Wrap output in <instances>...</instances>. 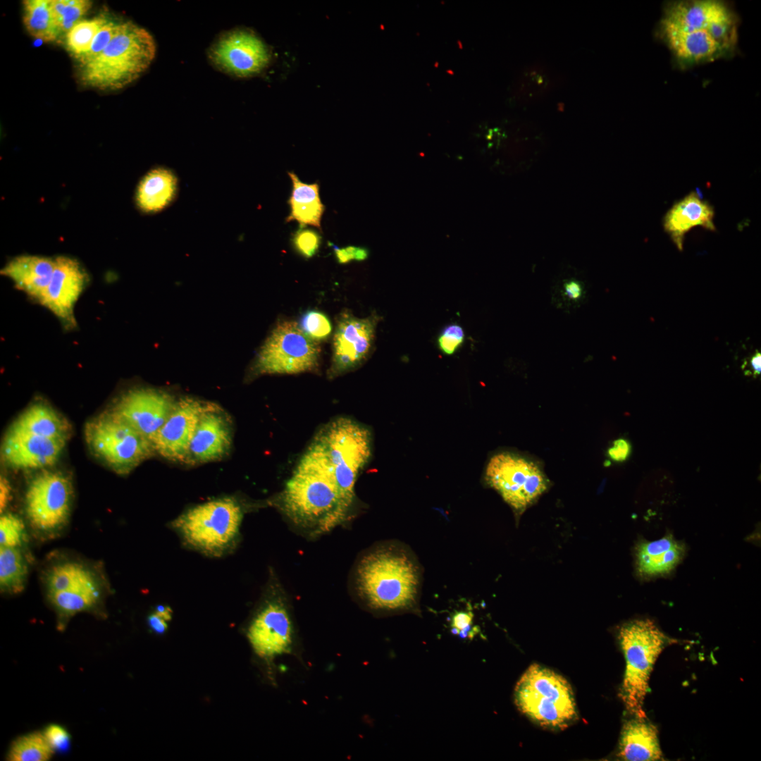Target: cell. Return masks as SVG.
Instances as JSON below:
<instances>
[{
    "label": "cell",
    "mask_w": 761,
    "mask_h": 761,
    "mask_svg": "<svg viewBox=\"0 0 761 761\" xmlns=\"http://www.w3.org/2000/svg\"><path fill=\"white\" fill-rule=\"evenodd\" d=\"M282 507L295 523L326 531L349 509L342 500L326 450L316 436L295 467L281 494Z\"/></svg>",
    "instance_id": "1"
},
{
    "label": "cell",
    "mask_w": 761,
    "mask_h": 761,
    "mask_svg": "<svg viewBox=\"0 0 761 761\" xmlns=\"http://www.w3.org/2000/svg\"><path fill=\"white\" fill-rule=\"evenodd\" d=\"M354 581L357 595L373 610H407L416 604L419 568L399 546L381 545L364 554L355 567Z\"/></svg>",
    "instance_id": "2"
},
{
    "label": "cell",
    "mask_w": 761,
    "mask_h": 761,
    "mask_svg": "<svg viewBox=\"0 0 761 761\" xmlns=\"http://www.w3.org/2000/svg\"><path fill=\"white\" fill-rule=\"evenodd\" d=\"M156 51L155 40L149 31L130 20L121 21L104 51L81 66V80L100 90L123 89L148 69Z\"/></svg>",
    "instance_id": "3"
},
{
    "label": "cell",
    "mask_w": 761,
    "mask_h": 761,
    "mask_svg": "<svg viewBox=\"0 0 761 761\" xmlns=\"http://www.w3.org/2000/svg\"><path fill=\"white\" fill-rule=\"evenodd\" d=\"M619 640L626 662L619 696L631 714L646 717L643 704L650 691L649 680L668 638L652 621L645 619L624 624Z\"/></svg>",
    "instance_id": "4"
},
{
    "label": "cell",
    "mask_w": 761,
    "mask_h": 761,
    "mask_svg": "<svg viewBox=\"0 0 761 761\" xmlns=\"http://www.w3.org/2000/svg\"><path fill=\"white\" fill-rule=\"evenodd\" d=\"M519 710L539 725L566 728L576 717L570 684L561 675L537 664L522 674L514 689Z\"/></svg>",
    "instance_id": "5"
},
{
    "label": "cell",
    "mask_w": 761,
    "mask_h": 761,
    "mask_svg": "<svg viewBox=\"0 0 761 761\" xmlns=\"http://www.w3.org/2000/svg\"><path fill=\"white\" fill-rule=\"evenodd\" d=\"M317 437L326 450L342 500L349 509L357 476L371 455V434L360 423L340 417L328 423Z\"/></svg>",
    "instance_id": "6"
},
{
    "label": "cell",
    "mask_w": 761,
    "mask_h": 761,
    "mask_svg": "<svg viewBox=\"0 0 761 761\" xmlns=\"http://www.w3.org/2000/svg\"><path fill=\"white\" fill-rule=\"evenodd\" d=\"M321 355L319 343L293 321H282L271 330L252 365L250 377L297 374L314 371Z\"/></svg>",
    "instance_id": "7"
},
{
    "label": "cell",
    "mask_w": 761,
    "mask_h": 761,
    "mask_svg": "<svg viewBox=\"0 0 761 761\" xmlns=\"http://www.w3.org/2000/svg\"><path fill=\"white\" fill-rule=\"evenodd\" d=\"M242 518L239 503L223 497L196 505L180 515L173 526L191 545L218 553L235 538Z\"/></svg>",
    "instance_id": "8"
},
{
    "label": "cell",
    "mask_w": 761,
    "mask_h": 761,
    "mask_svg": "<svg viewBox=\"0 0 761 761\" xmlns=\"http://www.w3.org/2000/svg\"><path fill=\"white\" fill-rule=\"evenodd\" d=\"M85 438L92 451L121 474H128L155 452L148 439L109 412L87 423Z\"/></svg>",
    "instance_id": "9"
},
{
    "label": "cell",
    "mask_w": 761,
    "mask_h": 761,
    "mask_svg": "<svg viewBox=\"0 0 761 761\" xmlns=\"http://www.w3.org/2000/svg\"><path fill=\"white\" fill-rule=\"evenodd\" d=\"M485 479L518 512L542 495L548 484L537 464L510 452L497 454L490 459Z\"/></svg>",
    "instance_id": "10"
},
{
    "label": "cell",
    "mask_w": 761,
    "mask_h": 761,
    "mask_svg": "<svg viewBox=\"0 0 761 761\" xmlns=\"http://www.w3.org/2000/svg\"><path fill=\"white\" fill-rule=\"evenodd\" d=\"M73 496L70 480L63 474L44 471L30 482L25 494V510L37 530L52 532L67 521Z\"/></svg>",
    "instance_id": "11"
},
{
    "label": "cell",
    "mask_w": 761,
    "mask_h": 761,
    "mask_svg": "<svg viewBox=\"0 0 761 761\" xmlns=\"http://www.w3.org/2000/svg\"><path fill=\"white\" fill-rule=\"evenodd\" d=\"M379 317L358 318L349 311L338 316L333 340L328 377L333 378L360 366L372 352Z\"/></svg>",
    "instance_id": "12"
},
{
    "label": "cell",
    "mask_w": 761,
    "mask_h": 761,
    "mask_svg": "<svg viewBox=\"0 0 761 761\" xmlns=\"http://www.w3.org/2000/svg\"><path fill=\"white\" fill-rule=\"evenodd\" d=\"M208 55L218 69L239 78L258 74L270 59L264 43L254 33L245 30L224 32L212 44Z\"/></svg>",
    "instance_id": "13"
},
{
    "label": "cell",
    "mask_w": 761,
    "mask_h": 761,
    "mask_svg": "<svg viewBox=\"0 0 761 761\" xmlns=\"http://www.w3.org/2000/svg\"><path fill=\"white\" fill-rule=\"evenodd\" d=\"M175 402L174 397L165 391L134 388L120 395L109 412L151 443Z\"/></svg>",
    "instance_id": "14"
},
{
    "label": "cell",
    "mask_w": 761,
    "mask_h": 761,
    "mask_svg": "<svg viewBox=\"0 0 761 761\" xmlns=\"http://www.w3.org/2000/svg\"><path fill=\"white\" fill-rule=\"evenodd\" d=\"M215 405L190 397L176 400L168 419L152 440L155 452L170 461L185 463L190 442L202 414Z\"/></svg>",
    "instance_id": "15"
},
{
    "label": "cell",
    "mask_w": 761,
    "mask_h": 761,
    "mask_svg": "<svg viewBox=\"0 0 761 761\" xmlns=\"http://www.w3.org/2000/svg\"><path fill=\"white\" fill-rule=\"evenodd\" d=\"M247 638L261 658L269 660L290 652L295 630L287 604L280 599L267 602L252 619Z\"/></svg>",
    "instance_id": "16"
},
{
    "label": "cell",
    "mask_w": 761,
    "mask_h": 761,
    "mask_svg": "<svg viewBox=\"0 0 761 761\" xmlns=\"http://www.w3.org/2000/svg\"><path fill=\"white\" fill-rule=\"evenodd\" d=\"M88 281L86 271L75 259L59 256L49 284L39 304L49 310L66 330L76 327L75 307Z\"/></svg>",
    "instance_id": "17"
},
{
    "label": "cell",
    "mask_w": 761,
    "mask_h": 761,
    "mask_svg": "<svg viewBox=\"0 0 761 761\" xmlns=\"http://www.w3.org/2000/svg\"><path fill=\"white\" fill-rule=\"evenodd\" d=\"M232 435L229 416L216 404L202 414L190 442L185 463L202 464L223 459L230 450Z\"/></svg>",
    "instance_id": "18"
},
{
    "label": "cell",
    "mask_w": 761,
    "mask_h": 761,
    "mask_svg": "<svg viewBox=\"0 0 761 761\" xmlns=\"http://www.w3.org/2000/svg\"><path fill=\"white\" fill-rule=\"evenodd\" d=\"M67 440L8 432L1 447L2 457L16 469H39L53 465Z\"/></svg>",
    "instance_id": "19"
},
{
    "label": "cell",
    "mask_w": 761,
    "mask_h": 761,
    "mask_svg": "<svg viewBox=\"0 0 761 761\" xmlns=\"http://www.w3.org/2000/svg\"><path fill=\"white\" fill-rule=\"evenodd\" d=\"M714 209L707 200L703 199L695 191H691L676 202L665 214L662 225L679 251L683 248L686 234L695 227L714 231Z\"/></svg>",
    "instance_id": "20"
},
{
    "label": "cell",
    "mask_w": 761,
    "mask_h": 761,
    "mask_svg": "<svg viewBox=\"0 0 761 761\" xmlns=\"http://www.w3.org/2000/svg\"><path fill=\"white\" fill-rule=\"evenodd\" d=\"M660 35L683 67L713 61L729 54L706 30L683 31L660 25Z\"/></svg>",
    "instance_id": "21"
},
{
    "label": "cell",
    "mask_w": 761,
    "mask_h": 761,
    "mask_svg": "<svg viewBox=\"0 0 761 761\" xmlns=\"http://www.w3.org/2000/svg\"><path fill=\"white\" fill-rule=\"evenodd\" d=\"M731 12L716 0L678 1L668 3L660 24L683 31L706 30L716 20Z\"/></svg>",
    "instance_id": "22"
},
{
    "label": "cell",
    "mask_w": 761,
    "mask_h": 761,
    "mask_svg": "<svg viewBox=\"0 0 761 761\" xmlns=\"http://www.w3.org/2000/svg\"><path fill=\"white\" fill-rule=\"evenodd\" d=\"M55 258L21 255L9 261L1 274L13 281L14 286L32 300L39 303L51 280Z\"/></svg>",
    "instance_id": "23"
},
{
    "label": "cell",
    "mask_w": 761,
    "mask_h": 761,
    "mask_svg": "<svg viewBox=\"0 0 761 761\" xmlns=\"http://www.w3.org/2000/svg\"><path fill=\"white\" fill-rule=\"evenodd\" d=\"M618 756L628 761L661 760L662 751L656 726L646 717H635L626 721L621 731Z\"/></svg>",
    "instance_id": "24"
},
{
    "label": "cell",
    "mask_w": 761,
    "mask_h": 761,
    "mask_svg": "<svg viewBox=\"0 0 761 761\" xmlns=\"http://www.w3.org/2000/svg\"><path fill=\"white\" fill-rule=\"evenodd\" d=\"M685 547L672 535L654 541H644L636 548V564L641 575L646 577L667 574L683 559Z\"/></svg>",
    "instance_id": "25"
},
{
    "label": "cell",
    "mask_w": 761,
    "mask_h": 761,
    "mask_svg": "<svg viewBox=\"0 0 761 761\" xmlns=\"http://www.w3.org/2000/svg\"><path fill=\"white\" fill-rule=\"evenodd\" d=\"M8 432L67 440L70 426L52 407L38 402L27 408L15 420Z\"/></svg>",
    "instance_id": "26"
},
{
    "label": "cell",
    "mask_w": 761,
    "mask_h": 761,
    "mask_svg": "<svg viewBox=\"0 0 761 761\" xmlns=\"http://www.w3.org/2000/svg\"><path fill=\"white\" fill-rule=\"evenodd\" d=\"M177 191L175 175L168 168L159 167L147 173L140 181L136 202L144 212H159L173 202Z\"/></svg>",
    "instance_id": "27"
},
{
    "label": "cell",
    "mask_w": 761,
    "mask_h": 761,
    "mask_svg": "<svg viewBox=\"0 0 761 761\" xmlns=\"http://www.w3.org/2000/svg\"><path fill=\"white\" fill-rule=\"evenodd\" d=\"M288 175L292 180V189L288 199L290 213L286 221H296L300 227L309 225L321 230L325 206L320 199L318 185L303 182L293 172H288Z\"/></svg>",
    "instance_id": "28"
},
{
    "label": "cell",
    "mask_w": 761,
    "mask_h": 761,
    "mask_svg": "<svg viewBox=\"0 0 761 761\" xmlns=\"http://www.w3.org/2000/svg\"><path fill=\"white\" fill-rule=\"evenodd\" d=\"M588 281L583 273L571 266L562 269L551 286V303L557 309L571 314L587 304Z\"/></svg>",
    "instance_id": "29"
},
{
    "label": "cell",
    "mask_w": 761,
    "mask_h": 761,
    "mask_svg": "<svg viewBox=\"0 0 761 761\" xmlns=\"http://www.w3.org/2000/svg\"><path fill=\"white\" fill-rule=\"evenodd\" d=\"M23 22L30 35L44 42H54L61 34L50 9V0L23 1Z\"/></svg>",
    "instance_id": "30"
},
{
    "label": "cell",
    "mask_w": 761,
    "mask_h": 761,
    "mask_svg": "<svg viewBox=\"0 0 761 761\" xmlns=\"http://www.w3.org/2000/svg\"><path fill=\"white\" fill-rule=\"evenodd\" d=\"M99 595L96 579L73 586L64 590L49 593L55 607L67 616L89 609L97 603Z\"/></svg>",
    "instance_id": "31"
},
{
    "label": "cell",
    "mask_w": 761,
    "mask_h": 761,
    "mask_svg": "<svg viewBox=\"0 0 761 761\" xmlns=\"http://www.w3.org/2000/svg\"><path fill=\"white\" fill-rule=\"evenodd\" d=\"M27 569L25 560L17 547L0 548V585L4 591L20 592L25 585Z\"/></svg>",
    "instance_id": "32"
},
{
    "label": "cell",
    "mask_w": 761,
    "mask_h": 761,
    "mask_svg": "<svg viewBox=\"0 0 761 761\" xmlns=\"http://www.w3.org/2000/svg\"><path fill=\"white\" fill-rule=\"evenodd\" d=\"M54 749L44 734L33 732L18 738L12 744L8 760L10 761H46L51 758Z\"/></svg>",
    "instance_id": "33"
},
{
    "label": "cell",
    "mask_w": 761,
    "mask_h": 761,
    "mask_svg": "<svg viewBox=\"0 0 761 761\" xmlns=\"http://www.w3.org/2000/svg\"><path fill=\"white\" fill-rule=\"evenodd\" d=\"M109 22L104 16L82 20L67 33L66 44L68 51L79 60L89 49L99 30Z\"/></svg>",
    "instance_id": "34"
},
{
    "label": "cell",
    "mask_w": 761,
    "mask_h": 761,
    "mask_svg": "<svg viewBox=\"0 0 761 761\" xmlns=\"http://www.w3.org/2000/svg\"><path fill=\"white\" fill-rule=\"evenodd\" d=\"M89 0H50V9L60 32H68L91 8Z\"/></svg>",
    "instance_id": "35"
},
{
    "label": "cell",
    "mask_w": 761,
    "mask_h": 761,
    "mask_svg": "<svg viewBox=\"0 0 761 761\" xmlns=\"http://www.w3.org/2000/svg\"><path fill=\"white\" fill-rule=\"evenodd\" d=\"M299 326L309 338L318 342L328 338L332 331V326L327 316L316 310L304 313Z\"/></svg>",
    "instance_id": "36"
},
{
    "label": "cell",
    "mask_w": 761,
    "mask_h": 761,
    "mask_svg": "<svg viewBox=\"0 0 761 761\" xmlns=\"http://www.w3.org/2000/svg\"><path fill=\"white\" fill-rule=\"evenodd\" d=\"M24 537V524L17 516L4 514L0 519V543L1 546L17 547Z\"/></svg>",
    "instance_id": "37"
},
{
    "label": "cell",
    "mask_w": 761,
    "mask_h": 761,
    "mask_svg": "<svg viewBox=\"0 0 761 761\" xmlns=\"http://www.w3.org/2000/svg\"><path fill=\"white\" fill-rule=\"evenodd\" d=\"M120 22L109 21L97 33L88 51L78 61L83 66L99 56L118 31Z\"/></svg>",
    "instance_id": "38"
},
{
    "label": "cell",
    "mask_w": 761,
    "mask_h": 761,
    "mask_svg": "<svg viewBox=\"0 0 761 761\" xmlns=\"http://www.w3.org/2000/svg\"><path fill=\"white\" fill-rule=\"evenodd\" d=\"M321 237L314 230L300 227L292 235V242L296 251L304 258H311L317 252Z\"/></svg>",
    "instance_id": "39"
},
{
    "label": "cell",
    "mask_w": 761,
    "mask_h": 761,
    "mask_svg": "<svg viewBox=\"0 0 761 761\" xmlns=\"http://www.w3.org/2000/svg\"><path fill=\"white\" fill-rule=\"evenodd\" d=\"M464 340L463 328L458 324H451L443 330L438 337V344L443 353L451 355L462 345Z\"/></svg>",
    "instance_id": "40"
},
{
    "label": "cell",
    "mask_w": 761,
    "mask_h": 761,
    "mask_svg": "<svg viewBox=\"0 0 761 761\" xmlns=\"http://www.w3.org/2000/svg\"><path fill=\"white\" fill-rule=\"evenodd\" d=\"M474 614L471 611L457 612L451 619L452 633L463 638L472 639L478 633V628L474 626Z\"/></svg>",
    "instance_id": "41"
},
{
    "label": "cell",
    "mask_w": 761,
    "mask_h": 761,
    "mask_svg": "<svg viewBox=\"0 0 761 761\" xmlns=\"http://www.w3.org/2000/svg\"><path fill=\"white\" fill-rule=\"evenodd\" d=\"M43 734L53 749L65 750L68 746L70 736L62 726L57 724L49 725Z\"/></svg>",
    "instance_id": "42"
},
{
    "label": "cell",
    "mask_w": 761,
    "mask_h": 761,
    "mask_svg": "<svg viewBox=\"0 0 761 761\" xmlns=\"http://www.w3.org/2000/svg\"><path fill=\"white\" fill-rule=\"evenodd\" d=\"M330 245L333 247L339 264H346L352 260L363 261L368 256V251L364 247L347 246L339 248L333 244Z\"/></svg>",
    "instance_id": "43"
},
{
    "label": "cell",
    "mask_w": 761,
    "mask_h": 761,
    "mask_svg": "<svg viewBox=\"0 0 761 761\" xmlns=\"http://www.w3.org/2000/svg\"><path fill=\"white\" fill-rule=\"evenodd\" d=\"M631 453V445L628 440L619 438L615 440L612 446L607 450L608 457L614 462L626 461Z\"/></svg>",
    "instance_id": "44"
},
{
    "label": "cell",
    "mask_w": 761,
    "mask_h": 761,
    "mask_svg": "<svg viewBox=\"0 0 761 761\" xmlns=\"http://www.w3.org/2000/svg\"><path fill=\"white\" fill-rule=\"evenodd\" d=\"M11 485L8 481L4 477L1 476L0 479V510L2 513L6 509L10 498H11Z\"/></svg>",
    "instance_id": "45"
},
{
    "label": "cell",
    "mask_w": 761,
    "mask_h": 761,
    "mask_svg": "<svg viewBox=\"0 0 761 761\" xmlns=\"http://www.w3.org/2000/svg\"><path fill=\"white\" fill-rule=\"evenodd\" d=\"M148 623L150 628L156 633H163L168 629L167 621L156 612L149 616Z\"/></svg>",
    "instance_id": "46"
},
{
    "label": "cell",
    "mask_w": 761,
    "mask_h": 761,
    "mask_svg": "<svg viewBox=\"0 0 761 761\" xmlns=\"http://www.w3.org/2000/svg\"><path fill=\"white\" fill-rule=\"evenodd\" d=\"M749 364L752 369L751 373L753 377L760 374L761 372V354L759 351H756L755 353L750 358Z\"/></svg>",
    "instance_id": "47"
},
{
    "label": "cell",
    "mask_w": 761,
    "mask_h": 761,
    "mask_svg": "<svg viewBox=\"0 0 761 761\" xmlns=\"http://www.w3.org/2000/svg\"><path fill=\"white\" fill-rule=\"evenodd\" d=\"M155 612L168 621L172 619L173 610L167 605H160L156 607Z\"/></svg>",
    "instance_id": "48"
}]
</instances>
